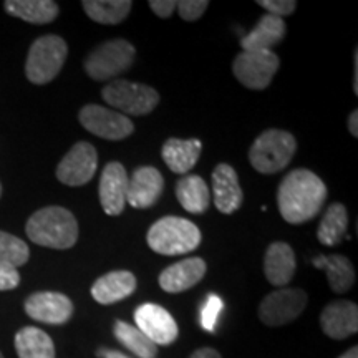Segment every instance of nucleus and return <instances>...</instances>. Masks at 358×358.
Listing matches in <instances>:
<instances>
[{
    "label": "nucleus",
    "mask_w": 358,
    "mask_h": 358,
    "mask_svg": "<svg viewBox=\"0 0 358 358\" xmlns=\"http://www.w3.org/2000/svg\"><path fill=\"white\" fill-rule=\"evenodd\" d=\"M136 327L151 342L158 345H171L178 338L179 329L174 317L158 303H143L134 312Z\"/></svg>",
    "instance_id": "f8f14e48"
},
{
    "label": "nucleus",
    "mask_w": 358,
    "mask_h": 358,
    "mask_svg": "<svg viewBox=\"0 0 358 358\" xmlns=\"http://www.w3.org/2000/svg\"><path fill=\"white\" fill-rule=\"evenodd\" d=\"M257 3L266 8L267 13L279 17V19H284V17L294 13L295 7H297V2H294V0H259Z\"/></svg>",
    "instance_id": "473e14b6"
},
{
    "label": "nucleus",
    "mask_w": 358,
    "mask_h": 358,
    "mask_svg": "<svg viewBox=\"0 0 358 358\" xmlns=\"http://www.w3.org/2000/svg\"><path fill=\"white\" fill-rule=\"evenodd\" d=\"M313 266L325 271L330 289L335 294H345L355 284V268H353L350 259H347L345 256H338V254L319 256L313 259Z\"/></svg>",
    "instance_id": "b1692460"
},
{
    "label": "nucleus",
    "mask_w": 358,
    "mask_h": 358,
    "mask_svg": "<svg viewBox=\"0 0 358 358\" xmlns=\"http://www.w3.org/2000/svg\"><path fill=\"white\" fill-rule=\"evenodd\" d=\"M280 60L272 50L241 52L232 62L234 77L249 90H266L279 70Z\"/></svg>",
    "instance_id": "6e6552de"
},
{
    "label": "nucleus",
    "mask_w": 358,
    "mask_h": 358,
    "mask_svg": "<svg viewBox=\"0 0 358 358\" xmlns=\"http://www.w3.org/2000/svg\"><path fill=\"white\" fill-rule=\"evenodd\" d=\"M78 120L87 131L103 140L120 141L134 131V124L127 115L100 105L83 106L78 113Z\"/></svg>",
    "instance_id": "9d476101"
},
{
    "label": "nucleus",
    "mask_w": 358,
    "mask_h": 358,
    "mask_svg": "<svg viewBox=\"0 0 358 358\" xmlns=\"http://www.w3.org/2000/svg\"><path fill=\"white\" fill-rule=\"evenodd\" d=\"M134 55H136V50L133 43L123 38H115L98 45L95 50L85 58L83 66L90 78L96 82H106L128 70L133 65Z\"/></svg>",
    "instance_id": "423d86ee"
},
{
    "label": "nucleus",
    "mask_w": 358,
    "mask_h": 358,
    "mask_svg": "<svg viewBox=\"0 0 358 358\" xmlns=\"http://www.w3.org/2000/svg\"><path fill=\"white\" fill-rule=\"evenodd\" d=\"M113 332L116 340L136 357L156 358V355H158V347L136 325H129L128 322L116 320Z\"/></svg>",
    "instance_id": "c85d7f7f"
},
{
    "label": "nucleus",
    "mask_w": 358,
    "mask_h": 358,
    "mask_svg": "<svg viewBox=\"0 0 358 358\" xmlns=\"http://www.w3.org/2000/svg\"><path fill=\"white\" fill-rule=\"evenodd\" d=\"M189 358H221V353L214 350V348L206 347V348H199V350H196Z\"/></svg>",
    "instance_id": "c9c22d12"
},
{
    "label": "nucleus",
    "mask_w": 358,
    "mask_h": 358,
    "mask_svg": "<svg viewBox=\"0 0 358 358\" xmlns=\"http://www.w3.org/2000/svg\"><path fill=\"white\" fill-rule=\"evenodd\" d=\"M128 174L127 169L118 161H111L103 168L98 194L103 211L108 216H120L127 206Z\"/></svg>",
    "instance_id": "4468645a"
},
{
    "label": "nucleus",
    "mask_w": 358,
    "mask_h": 358,
    "mask_svg": "<svg viewBox=\"0 0 358 358\" xmlns=\"http://www.w3.org/2000/svg\"><path fill=\"white\" fill-rule=\"evenodd\" d=\"M338 358H358V347H352L350 350H347L342 357Z\"/></svg>",
    "instance_id": "ea45409f"
},
{
    "label": "nucleus",
    "mask_w": 358,
    "mask_h": 358,
    "mask_svg": "<svg viewBox=\"0 0 358 358\" xmlns=\"http://www.w3.org/2000/svg\"><path fill=\"white\" fill-rule=\"evenodd\" d=\"M327 186L310 169H294L282 179L277 191L280 216L289 224H303L320 213Z\"/></svg>",
    "instance_id": "f257e3e1"
},
{
    "label": "nucleus",
    "mask_w": 358,
    "mask_h": 358,
    "mask_svg": "<svg viewBox=\"0 0 358 358\" xmlns=\"http://www.w3.org/2000/svg\"><path fill=\"white\" fill-rule=\"evenodd\" d=\"M136 277L129 271H111L92 285V297L101 306H111L136 290Z\"/></svg>",
    "instance_id": "aec40b11"
},
{
    "label": "nucleus",
    "mask_w": 358,
    "mask_h": 358,
    "mask_svg": "<svg viewBox=\"0 0 358 358\" xmlns=\"http://www.w3.org/2000/svg\"><path fill=\"white\" fill-rule=\"evenodd\" d=\"M98 168V153L95 146L80 141L65 155L57 166L58 181L66 186H83L93 179Z\"/></svg>",
    "instance_id": "9b49d317"
},
{
    "label": "nucleus",
    "mask_w": 358,
    "mask_h": 358,
    "mask_svg": "<svg viewBox=\"0 0 358 358\" xmlns=\"http://www.w3.org/2000/svg\"><path fill=\"white\" fill-rule=\"evenodd\" d=\"M150 8L161 19H168L176 10V2H173V0H151Z\"/></svg>",
    "instance_id": "f704fd0d"
},
{
    "label": "nucleus",
    "mask_w": 358,
    "mask_h": 358,
    "mask_svg": "<svg viewBox=\"0 0 358 358\" xmlns=\"http://www.w3.org/2000/svg\"><path fill=\"white\" fill-rule=\"evenodd\" d=\"M25 232L34 244L50 249H70L78 241V222L69 209L48 206L34 213Z\"/></svg>",
    "instance_id": "f03ea898"
},
{
    "label": "nucleus",
    "mask_w": 358,
    "mask_h": 358,
    "mask_svg": "<svg viewBox=\"0 0 358 358\" xmlns=\"http://www.w3.org/2000/svg\"><path fill=\"white\" fill-rule=\"evenodd\" d=\"M348 229V213L347 208L340 203H334L329 206L324 217L319 224V229H317V237L324 245L334 248L342 243L347 237Z\"/></svg>",
    "instance_id": "bb28decb"
},
{
    "label": "nucleus",
    "mask_w": 358,
    "mask_h": 358,
    "mask_svg": "<svg viewBox=\"0 0 358 358\" xmlns=\"http://www.w3.org/2000/svg\"><path fill=\"white\" fill-rule=\"evenodd\" d=\"M3 7L10 15L35 25L50 24L60 12L52 0H7Z\"/></svg>",
    "instance_id": "393cba45"
},
{
    "label": "nucleus",
    "mask_w": 358,
    "mask_h": 358,
    "mask_svg": "<svg viewBox=\"0 0 358 358\" xmlns=\"http://www.w3.org/2000/svg\"><path fill=\"white\" fill-rule=\"evenodd\" d=\"M297 151V140L284 129H266L249 150V161L261 174L279 173L290 163Z\"/></svg>",
    "instance_id": "20e7f679"
},
{
    "label": "nucleus",
    "mask_w": 358,
    "mask_h": 358,
    "mask_svg": "<svg viewBox=\"0 0 358 358\" xmlns=\"http://www.w3.org/2000/svg\"><path fill=\"white\" fill-rule=\"evenodd\" d=\"M213 196L217 211L222 214H232L243 206L244 192L239 185L236 169L229 164H217L213 171Z\"/></svg>",
    "instance_id": "dca6fc26"
},
{
    "label": "nucleus",
    "mask_w": 358,
    "mask_h": 358,
    "mask_svg": "<svg viewBox=\"0 0 358 358\" xmlns=\"http://www.w3.org/2000/svg\"><path fill=\"white\" fill-rule=\"evenodd\" d=\"M30 250L24 241L8 232L0 231V264L19 268L29 261Z\"/></svg>",
    "instance_id": "c756f323"
},
{
    "label": "nucleus",
    "mask_w": 358,
    "mask_h": 358,
    "mask_svg": "<svg viewBox=\"0 0 358 358\" xmlns=\"http://www.w3.org/2000/svg\"><path fill=\"white\" fill-rule=\"evenodd\" d=\"M208 266L201 257H189L164 268L159 274V287L168 294L186 292L199 284L206 275Z\"/></svg>",
    "instance_id": "f3484780"
},
{
    "label": "nucleus",
    "mask_w": 358,
    "mask_h": 358,
    "mask_svg": "<svg viewBox=\"0 0 358 358\" xmlns=\"http://www.w3.org/2000/svg\"><path fill=\"white\" fill-rule=\"evenodd\" d=\"M222 310V301L217 295H209L203 307V313H201V324H203L204 330L214 332V325H216L219 312Z\"/></svg>",
    "instance_id": "2f4dec72"
},
{
    "label": "nucleus",
    "mask_w": 358,
    "mask_h": 358,
    "mask_svg": "<svg viewBox=\"0 0 358 358\" xmlns=\"http://www.w3.org/2000/svg\"><path fill=\"white\" fill-rule=\"evenodd\" d=\"M101 95L103 100L111 106V110L122 111V115H148L159 103V95L153 87L128 82V80H113L103 88Z\"/></svg>",
    "instance_id": "0eeeda50"
},
{
    "label": "nucleus",
    "mask_w": 358,
    "mask_h": 358,
    "mask_svg": "<svg viewBox=\"0 0 358 358\" xmlns=\"http://www.w3.org/2000/svg\"><path fill=\"white\" fill-rule=\"evenodd\" d=\"M297 261L295 252L287 243H272L264 257V274L275 287L287 285L295 274Z\"/></svg>",
    "instance_id": "412c9836"
},
{
    "label": "nucleus",
    "mask_w": 358,
    "mask_h": 358,
    "mask_svg": "<svg viewBox=\"0 0 358 358\" xmlns=\"http://www.w3.org/2000/svg\"><path fill=\"white\" fill-rule=\"evenodd\" d=\"M163 174L153 166H141L134 169L133 176L128 178L127 203L134 209L151 208L163 194Z\"/></svg>",
    "instance_id": "2eb2a0df"
},
{
    "label": "nucleus",
    "mask_w": 358,
    "mask_h": 358,
    "mask_svg": "<svg viewBox=\"0 0 358 358\" xmlns=\"http://www.w3.org/2000/svg\"><path fill=\"white\" fill-rule=\"evenodd\" d=\"M15 350L19 358H55V345L50 335L37 327H24L17 332Z\"/></svg>",
    "instance_id": "a878e982"
},
{
    "label": "nucleus",
    "mask_w": 358,
    "mask_h": 358,
    "mask_svg": "<svg viewBox=\"0 0 358 358\" xmlns=\"http://www.w3.org/2000/svg\"><path fill=\"white\" fill-rule=\"evenodd\" d=\"M203 143L199 140H178L169 138L163 145L161 156L166 166L176 174H186L198 163Z\"/></svg>",
    "instance_id": "4be33fe9"
},
{
    "label": "nucleus",
    "mask_w": 358,
    "mask_h": 358,
    "mask_svg": "<svg viewBox=\"0 0 358 358\" xmlns=\"http://www.w3.org/2000/svg\"><path fill=\"white\" fill-rule=\"evenodd\" d=\"M82 7L96 24L118 25L127 19L133 2L129 0H83Z\"/></svg>",
    "instance_id": "cd10ccee"
},
{
    "label": "nucleus",
    "mask_w": 358,
    "mask_h": 358,
    "mask_svg": "<svg viewBox=\"0 0 358 358\" xmlns=\"http://www.w3.org/2000/svg\"><path fill=\"white\" fill-rule=\"evenodd\" d=\"M308 295L302 289H279L267 294L259 306V319L267 327H280L301 317Z\"/></svg>",
    "instance_id": "1a4fd4ad"
},
{
    "label": "nucleus",
    "mask_w": 358,
    "mask_h": 358,
    "mask_svg": "<svg viewBox=\"0 0 358 358\" xmlns=\"http://www.w3.org/2000/svg\"><path fill=\"white\" fill-rule=\"evenodd\" d=\"M348 131H350V134H353V136H358V111L353 110L350 116H348Z\"/></svg>",
    "instance_id": "e433bc0d"
},
{
    "label": "nucleus",
    "mask_w": 358,
    "mask_h": 358,
    "mask_svg": "<svg viewBox=\"0 0 358 358\" xmlns=\"http://www.w3.org/2000/svg\"><path fill=\"white\" fill-rule=\"evenodd\" d=\"M30 319L48 325H64L73 315V303L60 292H37L25 301Z\"/></svg>",
    "instance_id": "ddd939ff"
},
{
    "label": "nucleus",
    "mask_w": 358,
    "mask_h": 358,
    "mask_svg": "<svg viewBox=\"0 0 358 358\" xmlns=\"http://www.w3.org/2000/svg\"><path fill=\"white\" fill-rule=\"evenodd\" d=\"M322 332L334 340H343L358 330V307L350 301L329 303L320 313Z\"/></svg>",
    "instance_id": "a211bd4d"
},
{
    "label": "nucleus",
    "mask_w": 358,
    "mask_h": 358,
    "mask_svg": "<svg viewBox=\"0 0 358 358\" xmlns=\"http://www.w3.org/2000/svg\"><path fill=\"white\" fill-rule=\"evenodd\" d=\"M287 34V25L284 19L266 13L259 19L257 25L241 38L243 52H264L272 50V47L280 43Z\"/></svg>",
    "instance_id": "6ab92c4d"
},
{
    "label": "nucleus",
    "mask_w": 358,
    "mask_h": 358,
    "mask_svg": "<svg viewBox=\"0 0 358 358\" xmlns=\"http://www.w3.org/2000/svg\"><path fill=\"white\" fill-rule=\"evenodd\" d=\"M69 47L58 35H45L35 40L29 50L25 75L35 85L50 83L60 73L66 60Z\"/></svg>",
    "instance_id": "39448f33"
},
{
    "label": "nucleus",
    "mask_w": 358,
    "mask_h": 358,
    "mask_svg": "<svg viewBox=\"0 0 358 358\" xmlns=\"http://www.w3.org/2000/svg\"><path fill=\"white\" fill-rule=\"evenodd\" d=\"M20 274L15 267L0 264V290H12L19 287Z\"/></svg>",
    "instance_id": "72a5a7b5"
},
{
    "label": "nucleus",
    "mask_w": 358,
    "mask_h": 358,
    "mask_svg": "<svg viewBox=\"0 0 358 358\" xmlns=\"http://www.w3.org/2000/svg\"><path fill=\"white\" fill-rule=\"evenodd\" d=\"M353 65H355V75H353V92L358 93V53L355 50V62H353Z\"/></svg>",
    "instance_id": "58836bf2"
},
{
    "label": "nucleus",
    "mask_w": 358,
    "mask_h": 358,
    "mask_svg": "<svg viewBox=\"0 0 358 358\" xmlns=\"http://www.w3.org/2000/svg\"><path fill=\"white\" fill-rule=\"evenodd\" d=\"M151 250L161 256H182L201 244V231L189 219L166 216L156 221L146 236Z\"/></svg>",
    "instance_id": "7ed1b4c3"
},
{
    "label": "nucleus",
    "mask_w": 358,
    "mask_h": 358,
    "mask_svg": "<svg viewBox=\"0 0 358 358\" xmlns=\"http://www.w3.org/2000/svg\"><path fill=\"white\" fill-rule=\"evenodd\" d=\"M208 7V0H181V2H176V10L179 12V17L186 22H196L201 19Z\"/></svg>",
    "instance_id": "7c9ffc66"
},
{
    "label": "nucleus",
    "mask_w": 358,
    "mask_h": 358,
    "mask_svg": "<svg viewBox=\"0 0 358 358\" xmlns=\"http://www.w3.org/2000/svg\"><path fill=\"white\" fill-rule=\"evenodd\" d=\"M0 196H2V185H0Z\"/></svg>",
    "instance_id": "a19ab883"
},
{
    "label": "nucleus",
    "mask_w": 358,
    "mask_h": 358,
    "mask_svg": "<svg viewBox=\"0 0 358 358\" xmlns=\"http://www.w3.org/2000/svg\"><path fill=\"white\" fill-rule=\"evenodd\" d=\"M0 358H3V357H2V353H0Z\"/></svg>",
    "instance_id": "79ce46f5"
},
{
    "label": "nucleus",
    "mask_w": 358,
    "mask_h": 358,
    "mask_svg": "<svg viewBox=\"0 0 358 358\" xmlns=\"http://www.w3.org/2000/svg\"><path fill=\"white\" fill-rule=\"evenodd\" d=\"M176 198L182 209L191 214H203L211 203V191L198 174L181 178L176 185Z\"/></svg>",
    "instance_id": "5701e85b"
},
{
    "label": "nucleus",
    "mask_w": 358,
    "mask_h": 358,
    "mask_svg": "<svg viewBox=\"0 0 358 358\" xmlns=\"http://www.w3.org/2000/svg\"><path fill=\"white\" fill-rule=\"evenodd\" d=\"M98 357H101V358H129L122 352L106 350V348H101V350H98Z\"/></svg>",
    "instance_id": "4c0bfd02"
}]
</instances>
